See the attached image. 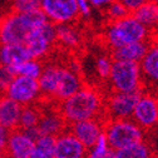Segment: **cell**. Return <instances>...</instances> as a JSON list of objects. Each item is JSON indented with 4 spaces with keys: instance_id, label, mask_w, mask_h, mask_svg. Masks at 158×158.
Masks as SVG:
<instances>
[{
    "instance_id": "obj_1",
    "label": "cell",
    "mask_w": 158,
    "mask_h": 158,
    "mask_svg": "<svg viewBox=\"0 0 158 158\" xmlns=\"http://www.w3.org/2000/svg\"><path fill=\"white\" fill-rule=\"evenodd\" d=\"M56 108L67 126L94 118H103L104 97L98 89L84 85L75 94L59 103Z\"/></svg>"
},
{
    "instance_id": "obj_2",
    "label": "cell",
    "mask_w": 158,
    "mask_h": 158,
    "mask_svg": "<svg viewBox=\"0 0 158 158\" xmlns=\"http://www.w3.org/2000/svg\"><path fill=\"white\" fill-rule=\"evenodd\" d=\"M45 22L40 10L29 14L8 11L0 18V44H24L29 33Z\"/></svg>"
},
{
    "instance_id": "obj_3",
    "label": "cell",
    "mask_w": 158,
    "mask_h": 158,
    "mask_svg": "<svg viewBox=\"0 0 158 158\" xmlns=\"http://www.w3.org/2000/svg\"><path fill=\"white\" fill-rule=\"evenodd\" d=\"M149 33V30H147L132 14H129L118 22L108 23L102 36L106 45L113 50L127 44L147 42Z\"/></svg>"
},
{
    "instance_id": "obj_4",
    "label": "cell",
    "mask_w": 158,
    "mask_h": 158,
    "mask_svg": "<svg viewBox=\"0 0 158 158\" xmlns=\"http://www.w3.org/2000/svg\"><path fill=\"white\" fill-rule=\"evenodd\" d=\"M103 135L110 149L119 151L143 142L146 132L132 119H107Z\"/></svg>"
},
{
    "instance_id": "obj_5",
    "label": "cell",
    "mask_w": 158,
    "mask_h": 158,
    "mask_svg": "<svg viewBox=\"0 0 158 158\" xmlns=\"http://www.w3.org/2000/svg\"><path fill=\"white\" fill-rule=\"evenodd\" d=\"M108 81L112 90L118 93L142 92L143 88L142 74L138 63L113 60Z\"/></svg>"
},
{
    "instance_id": "obj_6",
    "label": "cell",
    "mask_w": 158,
    "mask_h": 158,
    "mask_svg": "<svg viewBox=\"0 0 158 158\" xmlns=\"http://www.w3.org/2000/svg\"><path fill=\"white\" fill-rule=\"evenodd\" d=\"M24 45L31 59L42 60L53 52L56 45V27L50 22H45L29 33Z\"/></svg>"
},
{
    "instance_id": "obj_7",
    "label": "cell",
    "mask_w": 158,
    "mask_h": 158,
    "mask_svg": "<svg viewBox=\"0 0 158 158\" xmlns=\"http://www.w3.org/2000/svg\"><path fill=\"white\" fill-rule=\"evenodd\" d=\"M142 92L118 93L110 92L104 98V117L107 119H131L135 103Z\"/></svg>"
},
{
    "instance_id": "obj_8",
    "label": "cell",
    "mask_w": 158,
    "mask_h": 158,
    "mask_svg": "<svg viewBox=\"0 0 158 158\" xmlns=\"http://www.w3.org/2000/svg\"><path fill=\"white\" fill-rule=\"evenodd\" d=\"M40 11L52 24H73L79 18L77 0H40Z\"/></svg>"
},
{
    "instance_id": "obj_9",
    "label": "cell",
    "mask_w": 158,
    "mask_h": 158,
    "mask_svg": "<svg viewBox=\"0 0 158 158\" xmlns=\"http://www.w3.org/2000/svg\"><path fill=\"white\" fill-rule=\"evenodd\" d=\"M4 95L22 107L36 104V101L40 99L38 81L22 75H15Z\"/></svg>"
},
{
    "instance_id": "obj_10",
    "label": "cell",
    "mask_w": 158,
    "mask_h": 158,
    "mask_svg": "<svg viewBox=\"0 0 158 158\" xmlns=\"http://www.w3.org/2000/svg\"><path fill=\"white\" fill-rule=\"evenodd\" d=\"M131 119L144 132L158 123V95L154 93H141L135 103Z\"/></svg>"
},
{
    "instance_id": "obj_11",
    "label": "cell",
    "mask_w": 158,
    "mask_h": 158,
    "mask_svg": "<svg viewBox=\"0 0 158 158\" xmlns=\"http://www.w3.org/2000/svg\"><path fill=\"white\" fill-rule=\"evenodd\" d=\"M106 121L103 118H94V119L77 122L68 126L70 132L77 139L81 142L88 151L97 143V141L103 135Z\"/></svg>"
},
{
    "instance_id": "obj_12",
    "label": "cell",
    "mask_w": 158,
    "mask_h": 158,
    "mask_svg": "<svg viewBox=\"0 0 158 158\" xmlns=\"http://www.w3.org/2000/svg\"><path fill=\"white\" fill-rule=\"evenodd\" d=\"M84 87L81 74L77 69H73L67 65L59 64L58 70V85L54 102L60 103L65 101L67 98L75 94L78 90H81Z\"/></svg>"
},
{
    "instance_id": "obj_13",
    "label": "cell",
    "mask_w": 158,
    "mask_h": 158,
    "mask_svg": "<svg viewBox=\"0 0 158 158\" xmlns=\"http://www.w3.org/2000/svg\"><path fill=\"white\" fill-rule=\"evenodd\" d=\"M88 149L67 131L55 137L54 158H87Z\"/></svg>"
},
{
    "instance_id": "obj_14",
    "label": "cell",
    "mask_w": 158,
    "mask_h": 158,
    "mask_svg": "<svg viewBox=\"0 0 158 158\" xmlns=\"http://www.w3.org/2000/svg\"><path fill=\"white\" fill-rule=\"evenodd\" d=\"M35 142L29 138L22 129H14L9 132L5 154L6 158H29Z\"/></svg>"
},
{
    "instance_id": "obj_15",
    "label": "cell",
    "mask_w": 158,
    "mask_h": 158,
    "mask_svg": "<svg viewBox=\"0 0 158 158\" xmlns=\"http://www.w3.org/2000/svg\"><path fill=\"white\" fill-rule=\"evenodd\" d=\"M40 118L38 122V131L40 135H48V137H56L64 131L68 129V126L65 121L63 119L62 114L59 113L58 108H48V109H40Z\"/></svg>"
},
{
    "instance_id": "obj_16",
    "label": "cell",
    "mask_w": 158,
    "mask_h": 158,
    "mask_svg": "<svg viewBox=\"0 0 158 158\" xmlns=\"http://www.w3.org/2000/svg\"><path fill=\"white\" fill-rule=\"evenodd\" d=\"M143 85L158 88V43L149 44L148 50L139 62Z\"/></svg>"
},
{
    "instance_id": "obj_17",
    "label": "cell",
    "mask_w": 158,
    "mask_h": 158,
    "mask_svg": "<svg viewBox=\"0 0 158 158\" xmlns=\"http://www.w3.org/2000/svg\"><path fill=\"white\" fill-rule=\"evenodd\" d=\"M22 108V106L11 101L6 95H0V126L8 132L18 129Z\"/></svg>"
},
{
    "instance_id": "obj_18",
    "label": "cell",
    "mask_w": 158,
    "mask_h": 158,
    "mask_svg": "<svg viewBox=\"0 0 158 158\" xmlns=\"http://www.w3.org/2000/svg\"><path fill=\"white\" fill-rule=\"evenodd\" d=\"M31 59L24 44H0V64L11 69Z\"/></svg>"
},
{
    "instance_id": "obj_19",
    "label": "cell",
    "mask_w": 158,
    "mask_h": 158,
    "mask_svg": "<svg viewBox=\"0 0 158 158\" xmlns=\"http://www.w3.org/2000/svg\"><path fill=\"white\" fill-rule=\"evenodd\" d=\"M149 44L147 42H138L127 44L112 50V59L121 62H129V63H138L143 59L148 50Z\"/></svg>"
},
{
    "instance_id": "obj_20",
    "label": "cell",
    "mask_w": 158,
    "mask_h": 158,
    "mask_svg": "<svg viewBox=\"0 0 158 158\" xmlns=\"http://www.w3.org/2000/svg\"><path fill=\"white\" fill-rule=\"evenodd\" d=\"M83 42L82 31L74 24L56 25V44L64 49H77Z\"/></svg>"
},
{
    "instance_id": "obj_21",
    "label": "cell",
    "mask_w": 158,
    "mask_h": 158,
    "mask_svg": "<svg viewBox=\"0 0 158 158\" xmlns=\"http://www.w3.org/2000/svg\"><path fill=\"white\" fill-rule=\"evenodd\" d=\"M138 22H139L147 30L152 31L158 29V5L152 0L147 2L138 8L132 14Z\"/></svg>"
},
{
    "instance_id": "obj_22",
    "label": "cell",
    "mask_w": 158,
    "mask_h": 158,
    "mask_svg": "<svg viewBox=\"0 0 158 158\" xmlns=\"http://www.w3.org/2000/svg\"><path fill=\"white\" fill-rule=\"evenodd\" d=\"M115 158H154L156 152L146 141L126 147L119 151H114Z\"/></svg>"
},
{
    "instance_id": "obj_23",
    "label": "cell",
    "mask_w": 158,
    "mask_h": 158,
    "mask_svg": "<svg viewBox=\"0 0 158 158\" xmlns=\"http://www.w3.org/2000/svg\"><path fill=\"white\" fill-rule=\"evenodd\" d=\"M42 70H43V63L40 60H36V59H29V60L10 69V72L14 74V77L22 75V77L36 79V81H38V78L40 77Z\"/></svg>"
},
{
    "instance_id": "obj_24",
    "label": "cell",
    "mask_w": 158,
    "mask_h": 158,
    "mask_svg": "<svg viewBox=\"0 0 158 158\" xmlns=\"http://www.w3.org/2000/svg\"><path fill=\"white\" fill-rule=\"evenodd\" d=\"M54 137L40 135L35 141L34 149L29 158H54Z\"/></svg>"
},
{
    "instance_id": "obj_25",
    "label": "cell",
    "mask_w": 158,
    "mask_h": 158,
    "mask_svg": "<svg viewBox=\"0 0 158 158\" xmlns=\"http://www.w3.org/2000/svg\"><path fill=\"white\" fill-rule=\"evenodd\" d=\"M40 108L38 104H31L22 108L20 118H19V129L25 131L30 128H35L38 126L39 118H40Z\"/></svg>"
},
{
    "instance_id": "obj_26",
    "label": "cell",
    "mask_w": 158,
    "mask_h": 158,
    "mask_svg": "<svg viewBox=\"0 0 158 158\" xmlns=\"http://www.w3.org/2000/svg\"><path fill=\"white\" fill-rule=\"evenodd\" d=\"M10 11L16 14H29L40 10V0H9Z\"/></svg>"
},
{
    "instance_id": "obj_27",
    "label": "cell",
    "mask_w": 158,
    "mask_h": 158,
    "mask_svg": "<svg viewBox=\"0 0 158 158\" xmlns=\"http://www.w3.org/2000/svg\"><path fill=\"white\" fill-rule=\"evenodd\" d=\"M112 64H113V59L109 55H99L95 62H94V70L95 74L99 77L101 79H108L110 70H112Z\"/></svg>"
},
{
    "instance_id": "obj_28",
    "label": "cell",
    "mask_w": 158,
    "mask_h": 158,
    "mask_svg": "<svg viewBox=\"0 0 158 158\" xmlns=\"http://www.w3.org/2000/svg\"><path fill=\"white\" fill-rule=\"evenodd\" d=\"M106 15L108 18V22L112 23V22H118V20H121V19L128 16L129 13L121 4V2H118V0H113V2L106 8Z\"/></svg>"
},
{
    "instance_id": "obj_29",
    "label": "cell",
    "mask_w": 158,
    "mask_h": 158,
    "mask_svg": "<svg viewBox=\"0 0 158 158\" xmlns=\"http://www.w3.org/2000/svg\"><path fill=\"white\" fill-rule=\"evenodd\" d=\"M109 149L110 148H109V146H108V143L106 141L104 135H102L99 139L97 141V143L88 151L87 158H103Z\"/></svg>"
},
{
    "instance_id": "obj_30",
    "label": "cell",
    "mask_w": 158,
    "mask_h": 158,
    "mask_svg": "<svg viewBox=\"0 0 158 158\" xmlns=\"http://www.w3.org/2000/svg\"><path fill=\"white\" fill-rule=\"evenodd\" d=\"M13 78H14V74L10 72V69L0 64V95L5 94Z\"/></svg>"
},
{
    "instance_id": "obj_31",
    "label": "cell",
    "mask_w": 158,
    "mask_h": 158,
    "mask_svg": "<svg viewBox=\"0 0 158 158\" xmlns=\"http://www.w3.org/2000/svg\"><path fill=\"white\" fill-rule=\"evenodd\" d=\"M77 8L79 16H82L84 19H88L92 16V6L87 0H77Z\"/></svg>"
},
{
    "instance_id": "obj_32",
    "label": "cell",
    "mask_w": 158,
    "mask_h": 158,
    "mask_svg": "<svg viewBox=\"0 0 158 158\" xmlns=\"http://www.w3.org/2000/svg\"><path fill=\"white\" fill-rule=\"evenodd\" d=\"M118 2H121V4L127 9V11L129 14H133L138 8L142 6L147 0H118Z\"/></svg>"
},
{
    "instance_id": "obj_33",
    "label": "cell",
    "mask_w": 158,
    "mask_h": 158,
    "mask_svg": "<svg viewBox=\"0 0 158 158\" xmlns=\"http://www.w3.org/2000/svg\"><path fill=\"white\" fill-rule=\"evenodd\" d=\"M8 135H9V132L0 126V158H6L5 149H6Z\"/></svg>"
},
{
    "instance_id": "obj_34",
    "label": "cell",
    "mask_w": 158,
    "mask_h": 158,
    "mask_svg": "<svg viewBox=\"0 0 158 158\" xmlns=\"http://www.w3.org/2000/svg\"><path fill=\"white\" fill-rule=\"evenodd\" d=\"M92 8H98V9H106L113 0H87Z\"/></svg>"
},
{
    "instance_id": "obj_35",
    "label": "cell",
    "mask_w": 158,
    "mask_h": 158,
    "mask_svg": "<svg viewBox=\"0 0 158 158\" xmlns=\"http://www.w3.org/2000/svg\"><path fill=\"white\" fill-rule=\"evenodd\" d=\"M103 158H115V153H114V151H113V149H109V151L107 152V154H106Z\"/></svg>"
},
{
    "instance_id": "obj_36",
    "label": "cell",
    "mask_w": 158,
    "mask_h": 158,
    "mask_svg": "<svg viewBox=\"0 0 158 158\" xmlns=\"http://www.w3.org/2000/svg\"><path fill=\"white\" fill-rule=\"evenodd\" d=\"M152 2H153V3H156V4L158 5V0H152Z\"/></svg>"
},
{
    "instance_id": "obj_37",
    "label": "cell",
    "mask_w": 158,
    "mask_h": 158,
    "mask_svg": "<svg viewBox=\"0 0 158 158\" xmlns=\"http://www.w3.org/2000/svg\"><path fill=\"white\" fill-rule=\"evenodd\" d=\"M154 158H158V153H156V156H154Z\"/></svg>"
}]
</instances>
